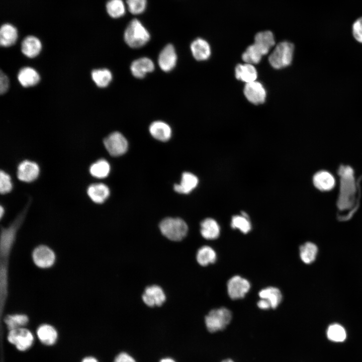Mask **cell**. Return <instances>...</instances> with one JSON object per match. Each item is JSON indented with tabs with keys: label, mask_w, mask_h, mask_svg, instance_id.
Listing matches in <instances>:
<instances>
[{
	"label": "cell",
	"mask_w": 362,
	"mask_h": 362,
	"mask_svg": "<svg viewBox=\"0 0 362 362\" xmlns=\"http://www.w3.org/2000/svg\"><path fill=\"white\" fill-rule=\"evenodd\" d=\"M177 56L174 48L171 44L166 45L160 52L158 56V65L163 71L167 72L172 70L176 65Z\"/></svg>",
	"instance_id": "13"
},
{
	"label": "cell",
	"mask_w": 362,
	"mask_h": 362,
	"mask_svg": "<svg viewBox=\"0 0 362 362\" xmlns=\"http://www.w3.org/2000/svg\"><path fill=\"white\" fill-rule=\"evenodd\" d=\"M87 193L94 202L101 204L104 202L109 196L110 190L109 188L104 184H93L88 187Z\"/></svg>",
	"instance_id": "18"
},
{
	"label": "cell",
	"mask_w": 362,
	"mask_h": 362,
	"mask_svg": "<svg viewBox=\"0 0 362 362\" xmlns=\"http://www.w3.org/2000/svg\"><path fill=\"white\" fill-rule=\"evenodd\" d=\"M232 319L231 311L224 307L212 310L206 316L205 324L208 330L215 332L224 329Z\"/></svg>",
	"instance_id": "5"
},
{
	"label": "cell",
	"mask_w": 362,
	"mask_h": 362,
	"mask_svg": "<svg viewBox=\"0 0 362 362\" xmlns=\"http://www.w3.org/2000/svg\"><path fill=\"white\" fill-rule=\"evenodd\" d=\"M42 44L40 40L34 36H28L22 41L21 50L27 57L34 58L40 52Z\"/></svg>",
	"instance_id": "17"
},
{
	"label": "cell",
	"mask_w": 362,
	"mask_h": 362,
	"mask_svg": "<svg viewBox=\"0 0 362 362\" xmlns=\"http://www.w3.org/2000/svg\"><path fill=\"white\" fill-rule=\"evenodd\" d=\"M217 258L216 253L210 246L205 245L200 248L197 253L196 259L202 266L214 263Z\"/></svg>",
	"instance_id": "28"
},
{
	"label": "cell",
	"mask_w": 362,
	"mask_h": 362,
	"mask_svg": "<svg viewBox=\"0 0 362 362\" xmlns=\"http://www.w3.org/2000/svg\"><path fill=\"white\" fill-rule=\"evenodd\" d=\"M258 295L261 299L267 300L270 304L272 309L276 308L282 300V295L280 290L273 287L262 289L259 292Z\"/></svg>",
	"instance_id": "27"
},
{
	"label": "cell",
	"mask_w": 362,
	"mask_h": 362,
	"mask_svg": "<svg viewBox=\"0 0 362 362\" xmlns=\"http://www.w3.org/2000/svg\"><path fill=\"white\" fill-rule=\"evenodd\" d=\"M352 34L355 39L362 43V17L358 19L353 23Z\"/></svg>",
	"instance_id": "39"
},
{
	"label": "cell",
	"mask_w": 362,
	"mask_h": 362,
	"mask_svg": "<svg viewBox=\"0 0 362 362\" xmlns=\"http://www.w3.org/2000/svg\"><path fill=\"white\" fill-rule=\"evenodd\" d=\"M4 213V208H3V207H2V206H1V208H0V216H1V218H2V217H3V215Z\"/></svg>",
	"instance_id": "45"
},
{
	"label": "cell",
	"mask_w": 362,
	"mask_h": 362,
	"mask_svg": "<svg viewBox=\"0 0 362 362\" xmlns=\"http://www.w3.org/2000/svg\"><path fill=\"white\" fill-rule=\"evenodd\" d=\"M253 44L262 56L267 54L275 44L273 33L270 31L257 33L255 35Z\"/></svg>",
	"instance_id": "14"
},
{
	"label": "cell",
	"mask_w": 362,
	"mask_h": 362,
	"mask_svg": "<svg viewBox=\"0 0 362 362\" xmlns=\"http://www.w3.org/2000/svg\"><path fill=\"white\" fill-rule=\"evenodd\" d=\"M81 362H99L98 360L93 356H87L84 357Z\"/></svg>",
	"instance_id": "43"
},
{
	"label": "cell",
	"mask_w": 362,
	"mask_h": 362,
	"mask_svg": "<svg viewBox=\"0 0 362 362\" xmlns=\"http://www.w3.org/2000/svg\"><path fill=\"white\" fill-rule=\"evenodd\" d=\"M39 174V166L34 162L24 160L18 167L17 176L22 182H33L38 177Z\"/></svg>",
	"instance_id": "12"
},
{
	"label": "cell",
	"mask_w": 362,
	"mask_h": 362,
	"mask_svg": "<svg viewBox=\"0 0 362 362\" xmlns=\"http://www.w3.org/2000/svg\"><path fill=\"white\" fill-rule=\"evenodd\" d=\"M200 232L202 236L208 240L217 238L220 234V227L217 222L212 218H207L201 223Z\"/></svg>",
	"instance_id": "23"
},
{
	"label": "cell",
	"mask_w": 362,
	"mask_h": 362,
	"mask_svg": "<svg viewBox=\"0 0 362 362\" xmlns=\"http://www.w3.org/2000/svg\"><path fill=\"white\" fill-rule=\"evenodd\" d=\"M9 81L8 76L2 71L0 73V93L4 94L8 90Z\"/></svg>",
	"instance_id": "40"
},
{
	"label": "cell",
	"mask_w": 362,
	"mask_h": 362,
	"mask_svg": "<svg viewBox=\"0 0 362 362\" xmlns=\"http://www.w3.org/2000/svg\"><path fill=\"white\" fill-rule=\"evenodd\" d=\"M40 79V75L37 71L30 67L22 68L18 74V79L20 83L25 87L35 85L39 82Z\"/></svg>",
	"instance_id": "19"
},
{
	"label": "cell",
	"mask_w": 362,
	"mask_h": 362,
	"mask_svg": "<svg viewBox=\"0 0 362 362\" xmlns=\"http://www.w3.org/2000/svg\"><path fill=\"white\" fill-rule=\"evenodd\" d=\"M110 166L109 162L105 159H100L91 165L89 168L90 174L94 177L99 178L107 177L110 172Z\"/></svg>",
	"instance_id": "31"
},
{
	"label": "cell",
	"mask_w": 362,
	"mask_h": 362,
	"mask_svg": "<svg viewBox=\"0 0 362 362\" xmlns=\"http://www.w3.org/2000/svg\"><path fill=\"white\" fill-rule=\"evenodd\" d=\"M91 76L93 80L100 87L107 86L112 79L111 72L106 68L93 70Z\"/></svg>",
	"instance_id": "30"
},
{
	"label": "cell",
	"mask_w": 362,
	"mask_h": 362,
	"mask_svg": "<svg viewBox=\"0 0 362 362\" xmlns=\"http://www.w3.org/2000/svg\"><path fill=\"white\" fill-rule=\"evenodd\" d=\"M37 334L39 340L46 345L54 344L57 339L56 330L49 324L40 325L37 329Z\"/></svg>",
	"instance_id": "25"
},
{
	"label": "cell",
	"mask_w": 362,
	"mask_h": 362,
	"mask_svg": "<svg viewBox=\"0 0 362 362\" xmlns=\"http://www.w3.org/2000/svg\"><path fill=\"white\" fill-rule=\"evenodd\" d=\"M300 256L306 264H310L314 262L318 253V247L316 244L311 242H307L300 246Z\"/></svg>",
	"instance_id": "29"
},
{
	"label": "cell",
	"mask_w": 362,
	"mask_h": 362,
	"mask_svg": "<svg viewBox=\"0 0 362 362\" xmlns=\"http://www.w3.org/2000/svg\"><path fill=\"white\" fill-rule=\"evenodd\" d=\"M149 131L154 138L161 141L168 140L171 135V130L169 126L160 121L153 122L150 125Z\"/></svg>",
	"instance_id": "21"
},
{
	"label": "cell",
	"mask_w": 362,
	"mask_h": 362,
	"mask_svg": "<svg viewBox=\"0 0 362 362\" xmlns=\"http://www.w3.org/2000/svg\"><path fill=\"white\" fill-rule=\"evenodd\" d=\"M236 78L246 83L255 81L257 73L255 68L251 64H238L235 69Z\"/></svg>",
	"instance_id": "20"
},
{
	"label": "cell",
	"mask_w": 362,
	"mask_h": 362,
	"mask_svg": "<svg viewBox=\"0 0 362 362\" xmlns=\"http://www.w3.org/2000/svg\"><path fill=\"white\" fill-rule=\"evenodd\" d=\"M257 306L259 308L262 310H267L271 308V306L269 303L264 299H261L257 303Z\"/></svg>",
	"instance_id": "42"
},
{
	"label": "cell",
	"mask_w": 362,
	"mask_h": 362,
	"mask_svg": "<svg viewBox=\"0 0 362 362\" xmlns=\"http://www.w3.org/2000/svg\"><path fill=\"white\" fill-rule=\"evenodd\" d=\"M150 37L147 30L137 19L130 21L124 34L126 44L133 48H140L145 45L149 41Z\"/></svg>",
	"instance_id": "2"
},
{
	"label": "cell",
	"mask_w": 362,
	"mask_h": 362,
	"mask_svg": "<svg viewBox=\"0 0 362 362\" xmlns=\"http://www.w3.org/2000/svg\"><path fill=\"white\" fill-rule=\"evenodd\" d=\"M294 50L293 43L283 41L278 43L268 57L272 66L281 69L289 66L292 62Z\"/></svg>",
	"instance_id": "4"
},
{
	"label": "cell",
	"mask_w": 362,
	"mask_h": 362,
	"mask_svg": "<svg viewBox=\"0 0 362 362\" xmlns=\"http://www.w3.org/2000/svg\"><path fill=\"white\" fill-rule=\"evenodd\" d=\"M191 50L194 57L198 61L208 59L211 54L209 43L202 38L194 40L191 44Z\"/></svg>",
	"instance_id": "16"
},
{
	"label": "cell",
	"mask_w": 362,
	"mask_h": 362,
	"mask_svg": "<svg viewBox=\"0 0 362 362\" xmlns=\"http://www.w3.org/2000/svg\"><path fill=\"white\" fill-rule=\"evenodd\" d=\"M154 65L151 59L147 57L137 59L132 62L130 66L132 74L136 78H143L146 74L152 72Z\"/></svg>",
	"instance_id": "15"
},
{
	"label": "cell",
	"mask_w": 362,
	"mask_h": 362,
	"mask_svg": "<svg viewBox=\"0 0 362 362\" xmlns=\"http://www.w3.org/2000/svg\"><path fill=\"white\" fill-rule=\"evenodd\" d=\"M262 55L253 44L249 46L242 54V60L247 63L251 64L258 63Z\"/></svg>",
	"instance_id": "35"
},
{
	"label": "cell",
	"mask_w": 362,
	"mask_h": 362,
	"mask_svg": "<svg viewBox=\"0 0 362 362\" xmlns=\"http://www.w3.org/2000/svg\"><path fill=\"white\" fill-rule=\"evenodd\" d=\"M8 341L20 351L28 349L33 344L34 336L31 332L24 327L10 330Z\"/></svg>",
	"instance_id": "6"
},
{
	"label": "cell",
	"mask_w": 362,
	"mask_h": 362,
	"mask_svg": "<svg viewBox=\"0 0 362 362\" xmlns=\"http://www.w3.org/2000/svg\"><path fill=\"white\" fill-rule=\"evenodd\" d=\"M328 338L334 342L343 341L346 337V333L344 328L338 324L330 325L327 330Z\"/></svg>",
	"instance_id": "34"
},
{
	"label": "cell",
	"mask_w": 362,
	"mask_h": 362,
	"mask_svg": "<svg viewBox=\"0 0 362 362\" xmlns=\"http://www.w3.org/2000/svg\"><path fill=\"white\" fill-rule=\"evenodd\" d=\"M18 38L17 29L10 24L3 25L0 30V44L4 47H9L15 43Z\"/></svg>",
	"instance_id": "26"
},
{
	"label": "cell",
	"mask_w": 362,
	"mask_h": 362,
	"mask_svg": "<svg viewBox=\"0 0 362 362\" xmlns=\"http://www.w3.org/2000/svg\"><path fill=\"white\" fill-rule=\"evenodd\" d=\"M12 189V183L10 176L5 171L0 172V192L5 194L10 192Z\"/></svg>",
	"instance_id": "38"
},
{
	"label": "cell",
	"mask_w": 362,
	"mask_h": 362,
	"mask_svg": "<svg viewBox=\"0 0 362 362\" xmlns=\"http://www.w3.org/2000/svg\"><path fill=\"white\" fill-rule=\"evenodd\" d=\"M227 287L230 298L237 300L244 297L250 289V285L246 279L235 276L228 281Z\"/></svg>",
	"instance_id": "8"
},
{
	"label": "cell",
	"mask_w": 362,
	"mask_h": 362,
	"mask_svg": "<svg viewBox=\"0 0 362 362\" xmlns=\"http://www.w3.org/2000/svg\"><path fill=\"white\" fill-rule=\"evenodd\" d=\"M142 299L148 307H159L165 301L166 296L162 289L160 286L154 285L145 288Z\"/></svg>",
	"instance_id": "9"
},
{
	"label": "cell",
	"mask_w": 362,
	"mask_h": 362,
	"mask_svg": "<svg viewBox=\"0 0 362 362\" xmlns=\"http://www.w3.org/2000/svg\"><path fill=\"white\" fill-rule=\"evenodd\" d=\"M28 320L27 315L21 314L9 315L5 319V322L10 330L23 327L28 323Z\"/></svg>",
	"instance_id": "33"
},
{
	"label": "cell",
	"mask_w": 362,
	"mask_h": 362,
	"mask_svg": "<svg viewBox=\"0 0 362 362\" xmlns=\"http://www.w3.org/2000/svg\"><path fill=\"white\" fill-rule=\"evenodd\" d=\"M104 144L109 154L118 156L124 154L128 149V143L125 137L119 132L111 133L104 140Z\"/></svg>",
	"instance_id": "7"
},
{
	"label": "cell",
	"mask_w": 362,
	"mask_h": 362,
	"mask_svg": "<svg viewBox=\"0 0 362 362\" xmlns=\"http://www.w3.org/2000/svg\"><path fill=\"white\" fill-rule=\"evenodd\" d=\"M114 362H136V361L129 354L123 352L117 355L114 359Z\"/></svg>",
	"instance_id": "41"
},
{
	"label": "cell",
	"mask_w": 362,
	"mask_h": 362,
	"mask_svg": "<svg viewBox=\"0 0 362 362\" xmlns=\"http://www.w3.org/2000/svg\"><path fill=\"white\" fill-rule=\"evenodd\" d=\"M35 264L41 268H48L51 266L55 260L54 252L45 245L37 247L32 254Z\"/></svg>",
	"instance_id": "10"
},
{
	"label": "cell",
	"mask_w": 362,
	"mask_h": 362,
	"mask_svg": "<svg viewBox=\"0 0 362 362\" xmlns=\"http://www.w3.org/2000/svg\"><path fill=\"white\" fill-rule=\"evenodd\" d=\"M198 179L194 174L185 172L182 174V180L179 184L174 186L175 192L180 194H189L197 186Z\"/></svg>",
	"instance_id": "22"
},
{
	"label": "cell",
	"mask_w": 362,
	"mask_h": 362,
	"mask_svg": "<svg viewBox=\"0 0 362 362\" xmlns=\"http://www.w3.org/2000/svg\"><path fill=\"white\" fill-rule=\"evenodd\" d=\"M243 92L246 99L253 104H261L265 102L266 91L259 82L254 81L246 83Z\"/></svg>",
	"instance_id": "11"
},
{
	"label": "cell",
	"mask_w": 362,
	"mask_h": 362,
	"mask_svg": "<svg viewBox=\"0 0 362 362\" xmlns=\"http://www.w3.org/2000/svg\"><path fill=\"white\" fill-rule=\"evenodd\" d=\"M338 174L341 176L340 193L338 200V207L347 208L351 205V197L355 191L353 171L349 166H341Z\"/></svg>",
	"instance_id": "1"
},
{
	"label": "cell",
	"mask_w": 362,
	"mask_h": 362,
	"mask_svg": "<svg viewBox=\"0 0 362 362\" xmlns=\"http://www.w3.org/2000/svg\"><path fill=\"white\" fill-rule=\"evenodd\" d=\"M335 179L333 176L326 171H320L313 177L314 186L321 191H329L335 185Z\"/></svg>",
	"instance_id": "24"
},
{
	"label": "cell",
	"mask_w": 362,
	"mask_h": 362,
	"mask_svg": "<svg viewBox=\"0 0 362 362\" xmlns=\"http://www.w3.org/2000/svg\"><path fill=\"white\" fill-rule=\"evenodd\" d=\"M108 14L113 18H118L124 15L125 6L122 0H109L106 4Z\"/></svg>",
	"instance_id": "32"
},
{
	"label": "cell",
	"mask_w": 362,
	"mask_h": 362,
	"mask_svg": "<svg viewBox=\"0 0 362 362\" xmlns=\"http://www.w3.org/2000/svg\"><path fill=\"white\" fill-rule=\"evenodd\" d=\"M160 362H175L172 358L167 357L162 358L160 360Z\"/></svg>",
	"instance_id": "44"
},
{
	"label": "cell",
	"mask_w": 362,
	"mask_h": 362,
	"mask_svg": "<svg viewBox=\"0 0 362 362\" xmlns=\"http://www.w3.org/2000/svg\"><path fill=\"white\" fill-rule=\"evenodd\" d=\"M222 362H234L232 359H226L224 360H223Z\"/></svg>",
	"instance_id": "46"
},
{
	"label": "cell",
	"mask_w": 362,
	"mask_h": 362,
	"mask_svg": "<svg viewBox=\"0 0 362 362\" xmlns=\"http://www.w3.org/2000/svg\"><path fill=\"white\" fill-rule=\"evenodd\" d=\"M159 227L161 233L173 241L183 240L186 236L188 231L186 223L178 218H166L160 222Z\"/></svg>",
	"instance_id": "3"
},
{
	"label": "cell",
	"mask_w": 362,
	"mask_h": 362,
	"mask_svg": "<svg viewBox=\"0 0 362 362\" xmlns=\"http://www.w3.org/2000/svg\"><path fill=\"white\" fill-rule=\"evenodd\" d=\"M231 227L239 229L243 233H248L251 229V224L245 216L236 215L232 218Z\"/></svg>",
	"instance_id": "36"
},
{
	"label": "cell",
	"mask_w": 362,
	"mask_h": 362,
	"mask_svg": "<svg viewBox=\"0 0 362 362\" xmlns=\"http://www.w3.org/2000/svg\"><path fill=\"white\" fill-rule=\"evenodd\" d=\"M126 4L131 14L138 15L145 11L147 1L146 0H126Z\"/></svg>",
	"instance_id": "37"
}]
</instances>
